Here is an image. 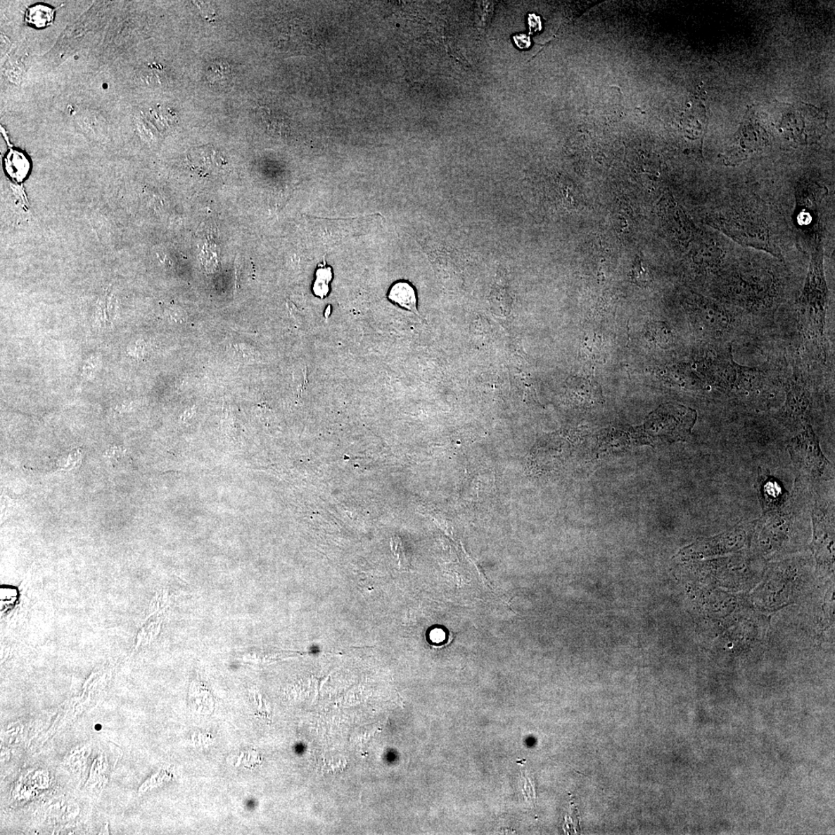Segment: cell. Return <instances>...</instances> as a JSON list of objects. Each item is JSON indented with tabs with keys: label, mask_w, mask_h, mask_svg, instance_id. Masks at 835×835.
Returning a JSON list of instances; mask_svg holds the SVG:
<instances>
[{
	"label": "cell",
	"mask_w": 835,
	"mask_h": 835,
	"mask_svg": "<svg viewBox=\"0 0 835 835\" xmlns=\"http://www.w3.org/2000/svg\"><path fill=\"white\" fill-rule=\"evenodd\" d=\"M56 9L43 4L30 6L25 13V22L30 27L44 29L52 25Z\"/></svg>",
	"instance_id": "obj_11"
},
{
	"label": "cell",
	"mask_w": 835,
	"mask_h": 835,
	"mask_svg": "<svg viewBox=\"0 0 835 835\" xmlns=\"http://www.w3.org/2000/svg\"><path fill=\"white\" fill-rule=\"evenodd\" d=\"M708 384L729 391H739L753 384L756 371L738 364L733 359L731 348L710 357L704 364Z\"/></svg>",
	"instance_id": "obj_4"
},
{
	"label": "cell",
	"mask_w": 835,
	"mask_h": 835,
	"mask_svg": "<svg viewBox=\"0 0 835 835\" xmlns=\"http://www.w3.org/2000/svg\"><path fill=\"white\" fill-rule=\"evenodd\" d=\"M257 694H259V700H260V705H259V708H262V696H261V694H260V693H257Z\"/></svg>",
	"instance_id": "obj_21"
},
{
	"label": "cell",
	"mask_w": 835,
	"mask_h": 835,
	"mask_svg": "<svg viewBox=\"0 0 835 835\" xmlns=\"http://www.w3.org/2000/svg\"><path fill=\"white\" fill-rule=\"evenodd\" d=\"M828 302L823 248L818 246L811 255L805 283L798 302L801 325L810 337L818 338L824 334Z\"/></svg>",
	"instance_id": "obj_1"
},
{
	"label": "cell",
	"mask_w": 835,
	"mask_h": 835,
	"mask_svg": "<svg viewBox=\"0 0 835 835\" xmlns=\"http://www.w3.org/2000/svg\"><path fill=\"white\" fill-rule=\"evenodd\" d=\"M710 222L713 228L740 245L780 256L769 225L758 215L745 210H727L713 214Z\"/></svg>",
	"instance_id": "obj_2"
},
{
	"label": "cell",
	"mask_w": 835,
	"mask_h": 835,
	"mask_svg": "<svg viewBox=\"0 0 835 835\" xmlns=\"http://www.w3.org/2000/svg\"><path fill=\"white\" fill-rule=\"evenodd\" d=\"M746 541L744 533L734 530L697 543L689 548L688 553L689 555L702 558L722 555L743 548Z\"/></svg>",
	"instance_id": "obj_8"
},
{
	"label": "cell",
	"mask_w": 835,
	"mask_h": 835,
	"mask_svg": "<svg viewBox=\"0 0 835 835\" xmlns=\"http://www.w3.org/2000/svg\"><path fill=\"white\" fill-rule=\"evenodd\" d=\"M528 25L532 32H537L542 28V23L540 17L535 14H530L528 17Z\"/></svg>",
	"instance_id": "obj_19"
},
{
	"label": "cell",
	"mask_w": 835,
	"mask_h": 835,
	"mask_svg": "<svg viewBox=\"0 0 835 835\" xmlns=\"http://www.w3.org/2000/svg\"><path fill=\"white\" fill-rule=\"evenodd\" d=\"M825 120V114L817 108L798 104L785 109L777 129L787 140L807 144L821 136Z\"/></svg>",
	"instance_id": "obj_3"
},
{
	"label": "cell",
	"mask_w": 835,
	"mask_h": 835,
	"mask_svg": "<svg viewBox=\"0 0 835 835\" xmlns=\"http://www.w3.org/2000/svg\"><path fill=\"white\" fill-rule=\"evenodd\" d=\"M634 279L639 285H645L651 280V276L647 274L646 269L642 267V264H637L634 269Z\"/></svg>",
	"instance_id": "obj_17"
},
{
	"label": "cell",
	"mask_w": 835,
	"mask_h": 835,
	"mask_svg": "<svg viewBox=\"0 0 835 835\" xmlns=\"http://www.w3.org/2000/svg\"><path fill=\"white\" fill-rule=\"evenodd\" d=\"M694 314L696 315V321L705 330L713 333L727 331L729 325L727 312L713 302L701 300L694 310Z\"/></svg>",
	"instance_id": "obj_9"
},
{
	"label": "cell",
	"mask_w": 835,
	"mask_h": 835,
	"mask_svg": "<svg viewBox=\"0 0 835 835\" xmlns=\"http://www.w3.org/2000/svg\"><path fill=\"white\" fill-rule=\"evenodd\" d=\"M243 757H244V753H241V754L239 756V758L238 760L237 766H239L241 761V760H243Z\"/></svg>",
	"instance_id": "obj_20"
},
{
	"label": "cell",
	"mask_w": 835,
	"mask_h": 835,
	"mask_svg": "<svg viewBox=\"0 0 835 835\" xmlns=\"http://www.w3.org/2000/svg\"><path fill=\"white\" fill-rule=\"evenodd\" d=\"M770 572L756 588L753 600L763 610L772 611L789 604L801 589L797 574L786 571Z\"/></svg>",
	"instance_id": "obj_5"
},
{
	"label": "cell",
	"mask_w": 835,
	"mask_h": 835,
	"mask_svg": "<svg viewBox=\"0 0 835 835\" xmlns=\"http://www.w3.org/2000/svg\"><path fill=\"white\" fill-rule=\"evenodd\" d=\"M332 279L331 268H321L317 272V280L314 291L317 295L324 298L329 292V283Z\"/></svg>",
	"instance_id": "obj_16"
},
{
	"label": "cell",
	"mask_w": 835,
	"mask_h": 835,
	"mask_svg": "<svg viewBox=\"0 0 835 835\" xmlns=\"http://www.w3.org/2000/svg\"><path fill=\"white\" fill-rule=\"evenodd\" d=\"M808 405V400L805 390L800 385H791L788 390L785 414H790L791 417L800 416L806 411Z\"/></svg>",
	"instance_id": "obj_13"
},
{
	"label": "cell",
	"mask_w": 835,
	"mask_h": 835,
	"mask_svg": "<svg viewBox=\"0 0 835 835\" xmlns=\"http://www.w3.org/2000/svg\"><path fill=\"white\" fill-rule=\"evenodd\" d=\"M388 298L399 304L400 307L419 314L416 291L409 283L405 282L395 283L389 292Z\"/></svg>",
	"instance_id": "obj_12"
},
{
	"label": "cell",
	"mask_w": 835,
	"mask_h": 835,
	"mask_svg": "<svg viewBox=\"0 0 835 835\" xmlns=\"http://www.w3.org/2000/svg\"><path fill=\"white\" fill-rule=\"evenodd\" d=\"M775 284L770 273H746L733 278L729 293L733 300L746 306H760L774 298Z\"/></svg>",
	"instance_id": "obj_6"
},
{
	"label": "cell",
	"mask_w": 835,
	"mask_h": 835,
	"mask_svg": "<svg viewBox=\"0 0 835 835\" xmlns=\"http://www.w3.org/2000/svg\"><path fill=\"white\" fill-rule=\"evenodd\" d=\"M821 187L815 183H803L797 191L798 221L802 227L813 224L818 203L821 198Z\"/></svg>",
	"instance_id": "obj_10"
},
{
	"label": "cell",
	"mask_w": 835,
	"mask_h": 835,
	"mask_svg": "<svg viewBox=\"0 0 835 835\" xmlns=\"http://www.w3.org/2000/svg\"><path fill=\"white\" fill-rule=\"evenodd\" d=\"M6 169L11 177L22 179L28 174L30 162L25 154L11 150L6 158Z\"/></svg>",
	"instance_id": "obj_14"
},
{
	"label": "cell",
	"mask_w": 835,
	"mask_h": 835,
	"mask_svg": "<svg viewBox=\"0 0 835 835\" xmlns=\"http://www.w3.org/2000/svg\"><path fill=\"white\" fill-rule=\"evenodd\" d=\"M515 44L521 50H525L530 48V40L528 36L525 34L515 35L514 37Z\"/></svg>",
	"instance_id": "obj_18"
},
{
	"label": "cell",
	"mask_w": 835,
	"mask_h": 835,
	"mask_svg": "<svg viewBox=\"0 0 835 835\" xmlns=\"http://www.w3.org/2000/svg\"><path fill=\"white\" fill-rule=\"evenodd\" d=\"M774 479L763 480L761 485V501L764 509H772V506L782 504L784 500V490Z\"/></svg>",
	"instance_id": "obj_15"
},
{
	"label": "cell",
	"mask_w": 835,
	"mask_h": 835,
	"mask_svg": "<svg viewBox=\"0 0 835 835\" xmlns=\"http://www.w3.org/2000/svg\"><path fill=\"white\" fill-rule=\"evenodd\" d=\"M769 141L767 132L758 122L752 118L746 119L739 130L735 141L732 143L723 160L727 165H736L747 159L752 154L759 152Z\"/></svg>",
	"instance_id": "obj_7"
}]
</instances>
